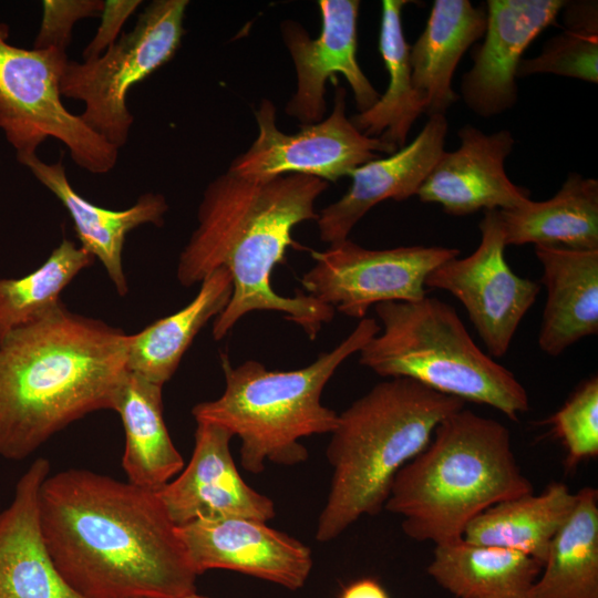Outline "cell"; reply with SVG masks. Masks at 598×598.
Wrapping results in <instances>:
<instances>
[{"label": "cell", "instance_id": "obj_24", "mask_svg": "<svg viewBox=\"0 0 598 598\" xmlns=\"http://www.w3.org/2000/svg\"><path fill=\"white\" fill-rule=\"evenodd\" d=\"M506 246L550 245L598 249V181L569 173L549 199L498 210Z\"/></svg>", "mask_w": 598, "mask_h": 598}, {"label": "cell", "instance_id": "obj_35", "mask_svg": "<svg viewBox=\"0 0 598 598\" xmlns=\"http://www.w3.org/2000/svg\"><path fill=\"white\" fill-rule=\"evenodd\" d=\"M339 598H390L383 586L375 579L365 577L343 587Z\"/></svg>", "mask_w": 598, "mask_h": 598}, {"label": "cell", "instance_id": "obj_9", "mask_svg": "<svg viewBox=\"0 0 598 598\" xmlns=\"http://www.w3.org/2000/svg\"><path fill=\"white\" fill-rule=\"evenodd\" d=\"M188 4L187 0H153L133 29L99 58L69 60L64 66L62 96L83 102L81 118L118 151L126 145L134 123L128 92L174 58L185 32Z\"/></svg>", "mask_w": 598, "mask_h": 598}, {"label": "cell", "instance_id": "obj_19", "mask_svg": "<svg viewBox=\"0 0 598 598\" xmlns=\"http://www.w3.org/2000/svg\"><path fill=\"white\" fill-rule=\"evenodd\" d=\"M50 462L34 460L0 512V598H84L58 571L40 525L39 493Z\"/></svg>", "mask_w": 598, "mask_h": 598}, {"label": "cell", "instance_id": "obj_33", "mask_svg": "<svg viewBox=\"0 0 598 598\" xmlns=\"http://www.w3.org/2000/svg\"><path fill=\"white\" fill-rule=\"evenodd\" d=\"M104 0H44L42 20L33 49H54L66 52L75 23L82 19L100 17Z\"/></svg>", "mask_w": 598, "mask_h": 598}, {"label": "cell", "instance_id": "obj_37", "mask_svg": "<svg viewBox=\"0 0 598 598\" xmlns=\"http://www.w3.org/2000/svg\"><path fill=\"white\" fill-rule=\"evenodd\" d=\"M132 598H156V597H132Z\"/></svg>", "mask_w": 598, "mask_h": 598}, {"label": "cell", "instance_id": "obj_8", "mask_svg": "<svg viewBox=\"0 0 598 598\" xmlns=\"http://www.w3.org/2000/svg\"><path fill=\"white\" fill-rule=\"evenodd\" d=\"M8 40L9 27L0 22V130L17 159L37 154L45 140L54 138L80 168L110 173L120 151L63 105L60 82L66 52L19 48Z\"/></svg>", "mask_w": 598, "mask_h": 598}, {"label": "cell", "instance_id": "obj_21", "mask_svg": "<svg viewBox=\"0 0 598 598\" xmlns=\"http://www.w3.org/2000/svg\"><path fill=\"white\" fill-rule=\"evenodd\" d=\"M535 255L546 289L538 346L557 357L598 332V249L536 245Z\"/></svg>", "mask_w": 598, "mask_h": 598}, {"label": "cell", "instance_id": "obj_14", "mask_svg": "<svg viewBox=\"0 0 598 598\" xmlns=\"http://www.w3.org/2000/svg\"><path fill=\"white\" fill-rule=\"evenodd\" d=\"M321 31L310 38L295 21L281 24L285 43L292 58L297 90L286 113L302 125L323 120L324 89L328 79L342 74L352 89L360 112L370 109L380 97L357 60L358 0H320Z\"/></svg>", "mask_w": 598, "mask_h": 598}, {"label": "cell", "instance_id": "obj_12", "mask_svg": "<svg viewBox=\"0 0 598 598\" xmlns=\"http://www.w3.org/2000/svg\"><path fill=\"white\" fill-rule=\"evenodd\" d=\"M478 226L477 248L466 257H454L432 270L425 288L453 295L464 306L488 353L501 358L535 303L539 285L519 277L507 264L498 210L484 212Z\"/></svg>", "mask_w": 598, "mask_h": 598}, {"label": "cell", "instance_id": "obj_18", "mask_svg": "<svg viewBox=\"0 0 598 598\" xmlns=\"http://www.w3.org/2000/svg\"><path fill=\"white\" fill-rule=\"evenodd\" d=\"M446 133L444 114L431 115L411 143L355 168L350 174L352 183L348 192L318 214L320 239L329 245L346 240L357 223L377 204L416 195L445 151Z\"/></svg>", "mask_w": 598, "mask_h": 598}, {"label": "cell", "instance_id": "obj_36", "mask_svg": "<svg viewBox=\"0 0 598 598\" xmlns=\"http://www.w3.org/2000/svg\"><path fill=\"white\" fill-rule=\"evenodd\" d=\"M183 598H209V597H206V596H202V595H198L196 591L195 592H192Z\"/></svg>", "mask_w": 598, "mask_h": 598}, {"label": "cell", "instance_id": "obj_29", "mask_svg": "<svg viewBox=\"0 0 598 598\" xmlns=\"http://www.w3.org/2000/svg\"><path fill=\"white\" fill-rule=\"evenodd\" d=\"M576 496L529 598H598V492L586 486Z\"/></svg>", "mask_w": 598, "mask_h": 598}, {"label": "cell", "instance_id": "obj_26", "mask_svg": "<svg viewBox=\"0 0 598 598\" xmlns=\"http://www.w3.org/2000/svg\"><path fill=\"white\" fill-rule=\"evenodd\" d=\"M233 293L229 271L206 276L194 299L177 312L127 337V371L163 386L176 372L198 332L227 307Z\"/></svg>", "mask_w": 598, "mask_h": 598}, {"label": "cell", "instance_id": "obj_30", "mask_svg": "<svg viewBox=\"0 0 598 598\" xmlns=\"http://www.w3.org/2000/svg\"><path fill=\"white\" fill-rule=\"evenodd\" d=\"M95 258L64 238L49 258L21 278H0V344L13 331L42 318L60 300L62 290Z\"/></svg>", "mask_w": 598, "mask_h": 598}, {"label": "cell", "instance_id": "obj_3", "mask_svg": "<svg viewBox=\"0 0 598 598\" xmlns=\"http://www.w3.org/2000/svg\"><path fill=\"white\" fill-rule=\"evenodd\" d=\"M127 337L62 301L0 344V456L20 461L86 414L111 409Z\"/></svg>", "mask_w": 598, "mask_h": 598}, {"label": "cell", "instance_id": "obj_20", "mask_svg": "<svg viewBox=\"0 0 598 598\" xmlns=\"http://www.w3.org/2000/svg\"><path fill=\"white\" fill-rule=\"evenodd\" d=\"M18 162L61 202L73 221L81 247L101 261L117 293L125 296L128 292L122 259L125 238L145 224L163 226L168 210L166 198L150 192L128 208L107 209L92 204L72 187L62 159L47 163L32 154Z\"/></svg>", "mask_w": 598, "mask_h": 598}, {"label": "cell", "instance_id": "obj_17", "mask_svg": "<svg viewBox=\"0 0 598 598\" xmlns=\"http://www.w3.org/2000/svg\"><path fill=\"white\" fill-rule=\"evenodd\" d=\"M460 146L444 151L417 190L423 203H435L454 216L517 207L529 190L507 176L505 161L515 140L508 130L486 134L473 125L458 130Z\"/></svg>", "mask_w": 598, "mask_h": 598}, {"label": "cell", "instance_id": "obj_6", "mask_svg": "<svg viewBox=\"0 0 598 598\" xmlns=\"http://www.w3.org/2000/svg\"><path fill=\"white\" fill-rule=\"evenodd\" d=\"M380 330L374 318L365 317L336 348L297 370H268L256 360L234 367L221 354L224 392L194 405L192 415L238 436L240 464L249 473H261L267 462L285 466L306 462L309 453L300 440L330 434L337 425L338 413L321 403L326 384Z\"/></svg>", "mask_w": 598, "mask_h": 598}, {"label": "cell", "instance_id": "obj_11", "mask_svg": "<svg viewBox=\"0 0 598 598\" xmlns=\"http://www.w3.org/2000/svg\"><path fill=\"white\" fill-rule=\"evenodd\" d=\"M346 90L337 86L333 109L327 118L306 124L295 134H285L276 124V107L262 100L255 112L258 135L237 156L228 171L248 179L283 175H307L336 182L359 166L392 154V145L361 133L346 113Z\"/></svg>", "mask_w": 598, "mask_h": 598}, {"label": "cell", "instance_id": "obj_5", "mask_svg": "<svg viewBox=\"0 0 598 598\" xmlns=\"http://www.w3.org/2000/svg\"><path fill=\"white\" fill-rule=\"evenodd\" d=\"M458 398L409 378H389L338 413L326 450L332 468L316 539L328 543L362 516L379 514L394 476L430 443L447 415L463 409Z\"/></svg>", "mask_w": 598, "mask_h": 598}, {"label": "cell", "instance_id": "obj_7", "mask_svg": "<svg viewBox=\"0 0 598 598\" xmlns=\"http://www.w3.org/2000/svg\"><path fill=\"white\" fill-rule=\"evenodd\" d=\"M374 310L382 330L360 350V364L383 378H409L465 403L492 406L512 421L529 410L523 384L478 348L448 303L425 296Z\"/></svg>", "mask_w": 598, "mask_h": 598}, {"label": "cell", "instance_id": "obj_15", "mask_svg": "<svg viewBox=\"0 0 598 598\" xmlns=\"http://www.w3.org/2000/svg\"><path fill=\"white\" fill-rule=\"evenodd\" d=\"M233 437L219 425L197 422L188 464L157 492L176 526L195 519L241 517L267 523L275 517V503L243 480L230 451Z\"/></svg>", "mask_w": 598, "mask_h": 598}, {"label": "cell", "instance_id": "obj_23", "mask_svg": "<svg viewBox=\"0 0 598 598\" xmlns=\"http://www.w3.org/2000/svg\"><path fill=\"white\" fill-rule=\"evenodd\" d=\"M162 389L127 371L112 404L125 432L122 465L127 482L153 493L184 468L164 420Z\"/></svg>", "mask_w": 598, "mask_h": 598}, {"label": "cell", "instance_id": "obj_10", "mask_svg": "<svg viewBox=\"0 0 598 598\" xmlns=\"http://www.w3.org/2000/svg\"><path fill=\"white\" fill-rule=\"evenodd\" d=\"M458 255V249L442 246L367 249L348 238L312 251L315 264L300 282L309 296L361 320L371 306L425 297L430 272Z\"/></svg>", "mask_w": 598, "mask_h": 598}, {"label": "cell", "instance_id": "obj_34", "mask_svg": "<svg viewBox=\"0 0 598 598\" xmlns=\"http://www.w3.org/2000/svg\"><path fill=\"white\" fill-rule=\"evenodd\" d=\"M142 3L141 0H105L100 14L101 23L83 49V61L96 59L103 54L120 38L126 20Z\"/></svg>", "mask_w": 598, "mask_h": 598}, {"label": "cell", "instance_id": "obj_22", "mask_svg": "<svg viewBox=\"0 0 598 598\" xmlns=\"http://www.w3.org/2000/svg\"><path fill=\"white\" fill-rule=\"evenodd\" d=\"M486 29V11L468 0H435L424 30L410 47L413 85L430 116L444 114L456 102L455 69Z\"/></svg>", "mask_w": 598, "mask_h": 598}, {"label": "cell", "instance_id": "obj_16", "mask_svg": "<svg viewBox=\"0 0 598 598\" xmlns=\"http://www.w3.org/2000/svg\"><path fill=\"white\" fill-rule=\"evenodd\" d=\"M563 0H488L484 41L462 80V97L475 114L498 115L517 101L516 73L528 45L561 12Z\"/></svg>", "mask_w": 598, "mask_h": 598}, {"label": "cell", "instance_id": "obj_4", "mask_svg": "<svg viewBox=\"0 0 598 598\" xmlns=\"http://www.w3.org/2000/svg\"><path fill=\"white\" fill-rule=\"evenodd\" d=\"M533 492L509 430L463 408L442 420L426 447L400 468L384 509L402 517L411 539L440 545L462 538L491 506Z\"/></svg>", "mask_w": 598, "mask_h": 598}, {"label": "cell", "instance_id": "obj_13", "mask_svg": "<svg viewBox=\"0 0 598 598\" xmlns=\"http://www.w3.org/2000/svg\"><path fill=\"white\" fill-rule=\"evenodd\" d=\"M176 528L197 576L226 569L298 590L312 569L308 546L261 520L195 519Z\"/></svg>", "mask_w": 598, "mask_h": 598}, {"label": "cell", "instance_id": "obj_1", "mask_svg": "<svg viewBox=\"0 0 598 598\" xmlns=\"http://www.w3.org/2000/svg\"><path fill=\"white\" fill-rule=\"evenodd\" d=\"M47 549L84 598H183L197 574L157 493L89 470L49 475L39 493Z\"/></svg>", "mask_w": 598, "mask_h": 598}, {"label": "cell", "instance_id": "obj_31", "mask_svg": "<svg viewBox=\"0 0 598 598\" xmlns=\"http://www.w3.org/2000/svg\"><path fill=\"white\" fill-rule=\"evenodd\" d=\"M563 9L566 29L549 39L539 55L522 59L517 78L551 73L598 82L597 2H566Z\"/></svg>", "mask_w": 598, "mask_h": 598}, {"label": "cell", "instance_id": "obj_32", "mask_svg": "<svg viewBox=\"0 0 598 598\" xmlns=\"http://www.w3.org/2000/svg\"><path fill=\"white\" fill-rule=\"evenodd\" d=\"M548 423L563 443L567 466L598 455V378L584 381Z\"/></svg>", "mask_w": 598, "mask_h": 598}, {"label": "cell", "instance_id": "obj_28", "mask_svg": "<svg viewBox=\"0 0 598 598\" xmlns=\"http://www.w3.org/2000/svg\"><path fill=\"white\" fill-rule=\"evenodd\" d=\"M405 0H384L379 50L389 74L388 89L367 111L351 118L364 135L379 137L399 150L406 143L415 120L425 113V103L412 81L410 45L402 28Z\"/></svg>", "mask_w": 598, "mask_h": 598}, {"label": "cell", "instance_id": "obj_27", "mask_svg": "<svg viewBox=\"0 0 598 598\" xmlns=\"http://www.w3.org/2000/svg\"><path fill=\"white\" fill-rule=\"evenodd\" d=\"M577 496L564 483L538 495L528 493L497 503L472 519L462 538L526 554L545 563L549 545L575 507Z\"/></svg>", "mask_w": 598, "mask_h": 598}, {"label": "cell", "instance_id": "obj_2", "mask_svg": "<svg viewBox=\"0 0 598 598\" xmlns=\"http://www.w3.org/2000/svg\"><path fill=\"white\" fill-rule=\"evenodd\" d=\"M328 182L307 175L248 179L230 171L205 188L197 209V226L183 248L176 276L184 287L200 283L218 268L229 271L233 293L213 321V337L220 340L252 311H275L316 339L334 310L308 293H277L271 286L276 265L293 244L292 229L317 220V198Z\"/></svg>", "mask_w": 598, "mask_h": 598}, {"label": "cell", "instance_id": "obj_25", "mask_svg": "<svg viewBox=\"0 0 598 598\" xmlns=\"http://www.w3.org/2000/svg\"><path fill=\"white\" fill-rule=\"evenodd\" d=\"M543 566L526 554L460 538L435 545L426 571L456 598H529Z\"/></svg>", "mask_w": 598, "mask_h": 598}]
</instances>
